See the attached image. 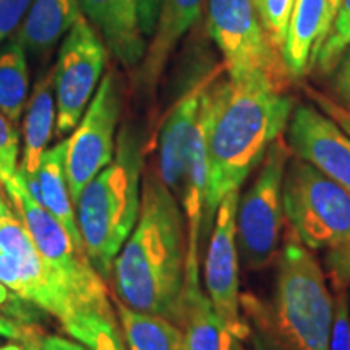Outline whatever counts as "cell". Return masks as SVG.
Returning a JSON list of instances; mask_svg holds the SVG:
<instances>
[{
    "label": "cell",
    "instance_id": "obj_4",
    "mask_svg": "<svg viewBox=\"0 0 350 350\" xmlns=\"http://www.w3.org/2000/svg\"><path fill=\"white\" fill-rule=\"evenodd\" d=\"M143 163L142 135L126 122L117 137L112 161L75 201L85 252L104 279L112 274L113 260L138 221Z\"/></svg>",
    "mask_w": 350,
    "mask_h": 350
},
{
    "label": "cell",
    "instance_id": "obj_27",
    "mask_svg": "<svg viewBox=\"0 0 350 350\" xmlns=\"http://www.w3.org/2000/svg\"><path fill=\"white\" fill-rule=\"evenodd\" d=\"M20 137L16 125L0 112V183L2 187L18 175Z\"/></svg>",
    "mask_w": 350,
    "mask_h": 350
},
{
    "label": "cell",
    "instance_id": "obj_40",
    "mask_svg": "<svg viewBox=\"0 0 350 350\" xmlns=\"http://www.w3.org/2000/svg\"><path fill=\"white\" fill-rule=\"evenodd\" d=\"M0 350H29V349L21 344H5V345H0Z\"/></svg>",
    "mask_w": 350,
    "mask_h": 350
},
{
    "label": "cell",
    "instance_id": "obj_24",
    "mask_svg": "<svg viewBox=\"0 0 350 350\" xmlns=\"http://www.w3.org/2000/svg\"><path fill=\"white\" fill-rule=\"evenodd\" d=\"M65 331L88 350H126L116 317L99 313H77L62 323Z\"/></svg>",
    "mask_w": 350,
    "mask_h": 350
},
{
    "label": "cell",
    "instance_id": "obj_32",
    "mask_svg": "<svg viewBox=\"0 0 350 350\" xmlns=\"http://www.w3.org/2000/svg\"><path fill=\"white\" fill-rule=\"evenodd\" d=\"M0 336L10 340H16V342L20 344H25L26 347L39 345L38 332L33 326H28L26 323L16 321V319L7 318L3 317V314H0Z\"/></svg>",
    "mask_w": 350,
    "mask_h": 350
},
{
    "label": "cell",
    "instance_id": "obj_14",
    "mask_svg": "<svg viewBox=\"0 0 350 350\" xmlns=\"http://www.w3.org/2000/svg\"><path fill=\"white\" fill-rule=\"evenodd\" d=\"M0 248L18 261L25 281L23 300L46 310L60 323L75 314L72 304L44 265L25 222L15 213L0 221Z\"/></svg>",
    "mask_w": 350,
    "mask_h": 350
},
{
    "label": "cell",
    "instance_id": "obj_15",
    "mask_svg": "<svg viewBox=\"0 0 350 350\" xmlns=\"http://www.w3.org/2000/svg\"><path fill=\"white\" fill-rule=\"evenodd\" d=\"M80 7L122 65L133 68L143 62L146 36L133 0H80Z\"/></svg>",
    "mask_w": 350,
    "mask_h": 350
},
{
    "label": "cell",
    "instance_id": "obj_17",
    "mask_svg": "<svg viewBox=\"0 0 350 350\" xmlns=\"http://www.w3.org/2000/svg\"><path fill=\"white\" fill-rule=\"evenodd\" d=\"M182 350H245L243 340L222 321L201 288L200 271L185 275Z\"/></svg>",
    "mask_w": 350,
    "mask_h": 350
},
{
    "label": "cell",
    "instance_id": "obj_41",
    "mask_svg": "<svg viewBox=\"0 0 350 350\" xmlns=\"http://www.w3.org/2000/svg\"><path fill=\"white\" fill-rule=\"evenodd\" d=\"M29 350H41V345H34V347H28Z\"/></svg>",
    "mask_w": 350,
    "mask_h": 350
},
{
    "label": "cell",
    "instance_id": "obj_37",
    "mask_svg": "<svg viewBox=\"0 0 350 350\" xmlns=\"http://www.w3.org/2000/svg\"><path fill=\"white\" fill-rule=\"evenodd\" d=\"M16 299H20V297L13 294V292L10 294V288L5 287L2 282H0V308H8L12 312V314H16V317H18V313L15 312Z\"/></svg>",
    "mask_w": 350,
    "mask_h": 350
},
{
    "label": "cell",
    "instance_id": "obj_13",
    "mask_svg": "<svg viewBox=\"0 0 350 350\" xmlns=\"http://www.w3.org/2000/svg\"><path fill=\"white\" fill-rule=\"evenodd\" d=\"M219 72L201 78L195 83L177 104L170 109L159 135V174L161 180L180 200L185 174L187 151L196 126L211 103Z\"/></svg>",
    "mask_w": 350,
    "mask_h": 350
},
{
    "label": "cell",
    "instance_id": "obj_29",
    "mask_svg": "<svg viewBox=\"0 0 350 350\" xmlns=\"http://www.w3.org/2000/svg\"><path fill=\"white\" fill-rule=\"evenodd\" d=\"M325 266L332 287H350V235L326 248Z\"/></svg>",
    "mask_w": 350,
    "mask_h": 350
},
{
    "label": "cell",
    "instance_id": "obj_11",
    "mask_svg": "<svg viewBox=\"0 0 350 350\" xmlns=\"http://www.w3.org/2000/svg\"><path fill=\"white\" fill-rule=\"evenodd\" d=\"M240 190L229 191L219 203L213 222L211 240L204 260L206 295L222 321L242 340L250 329L240 300V258L237 248V206Z\"/></svg>",
    "mask_w": 350,
    "mask_h": 350
},
{
    "label": "cell",
    "instance_id": "obj_38",
    "mask_svg": "<svg viewBox=\"0 0 350 350\" xmlns=\"http://www.w3.org/2000/svg\"><path fill=\"white\" fill-rule=\"evenodd\" d=\"M0 187H2V185H0ZM12 213H13L12 208L8 206L5 196H3V193H2V188H0V221H2L3 217L8 216V214H12Z\"/></svg>",
    "mask_w": 350,
    "mask_h": 350
},
{
    "label": "cell",
    "instance_id": "obj_26",
    "mask_svg": "<svg viewBox=\"0 0 350 350\" xmlns=\"http://www.w3.org/2000/svg\"><path fill=\"white\" fill-rule=\"evenodd\" d=\"M294 3L295 0H256L262 25L279 52H282L286 42Z\"/></svg>",
    "mask_w": 350,
    "mask_h": 350
},
{
    "label": "cell",
    "instance_id": "obj_21",
    "mask_svg": "<svg viewBox=\"0 0 350 350\" xmlns=\"http://www.w3.org/2000/svg\"><path fill=\"white\" fill-rule=\"evenodd\" d=\"M65 159H67V139L57 143L54 148L46 150L42 154L38 169L41 204L67 229L77 247L85 252V243L78 229L75 204L70 195Z\"/></svg>",
    "mask_w": 350,
    "mask_h": 350
},
{
    "label": "cell",
    "instance_id": "obj_31",
    "mask_svg": "<svg viewBox=\"0 0 350 350\" xmlns=\"http://www.w3.org/2000/svg\"><path fill=\"white\" fill-rule=\"evenodd\" d=\"M0 282L23 300L25 281L18 261L0 248Z\"/></svg>",
    "mask_w": 350,
    "mask_h": 350
},
{
    "label": "cell",
    "instance_id": "obj_22",
    "mask_svg": "<svg viewBox=\"0 0 350 350\" xmlns=\"http://www.w3.org/2000/svg\"><path fill=\"white\" fill-rule=\"evenodd\" d=\"M117 318L129 350H182L183 331L170 319L144 313L116 300Z\"/></svg>",
    "mask_w": 350,
    "mask_h": 350
},
{
    "label": "cell",
    "instance_id": "obj_2",
    "mask_svg": "<svg viewBox=\"0 0 350 350\" xmlns=\"http://www.w3.org/2000/svg\"><path fill=\"white\" fill-rule=\"evenodd\" d=\"M292 111V99L266 77L217 81L206 139L204 227L214 222L221 200L242 188L271 144L282 137Z\"/></svg>",
    "mask_w": 350,
    "mask_h": 350
},
{
    "label": "cell",
    "instance_id": "obj_8",
    "mask_svg": "<svg viewBox=\"0 0 350 350\" xmlns=\"http://www.w3.org/2000/svg\"><path fill=\"white\" fill-rule=\"evenodd\" d=\"M292 151L279 137L260 164L255 182L239 198L237 248L240 262L250 271L266 268L279 255L284 226V175Z\"/></svg>",
    "mask_w": 350,
    "mask_h": 350
},
{
    "label": "cell",
    "instance_id": "obj_30",
    "mask_svg": "<svg viewBox=\"0 0 350 350\" xmlns=\"http://www.w3.org/2000/svg\"><path fill=\"white\" fill-rule=\"evenodd\" d=\"M33 0H0V44L20 28Z\"/></svg>",
    "mask_w": 350,
    "mask_h": 350
},
{
    "label": "cell",
    "instance_id": "obj_18",
    "mask_svg": "<svg viewBox=\"0 0 350 350\" xmlns=\"http://www.w3.org/2000/svg\"><path fill=\"white\" fill-rule=\"evenodd\" d=\"M203 5L204 0H161L152 41L139 68V83L148 91L156 88L170 54L200 18Z\"/></svg>",
    "mask_w": 350,
    "mask_h": 350
},
{
    "label": "cell",
    "instance_id": "obj_7",
    "mask_svg": "<svg viewBox=\"0 0 350 350\" xmlns=\"http://www.w3.org/2000/svg\"><path fill=\"white\" fill-rule=\"evenodd\" d=\"M208 31L230 80L266 77L286 91L291 75L262 25L256 0H208Z\"/></svg>",
    "mask_w": 350,
    "mask_h": 350
},
{
    "label": "cell",
    "instance_id": "obj_39",
    "mask_svg": "<svg viewBox=\"0 0 350 350\" xmlns=\"http://www.w3.org/2000/svg\"><path fill=\"white\" fill-rule=\"evenodd\" d=\"M327 3H329V20H331V25H332L336 13H338V8L340 5V0H327Z\"/></svg>",
    "mask_w": 350,
    "mask_h": 350
},
{
    "label": "cell",
    "instance_id": "obj_6",
    "mask_svg": "<svg viewBox=\"0 0 350 350\" xmlns=\"http://www.w3.org/2000/svg\"><path fill=\"white\" fill-rule=\"evenodd\" d=\"M284 216L310 250L329 248L350 235V193L299 157L284 175Z\"/></svg>",
    "mask_w": 350,
    "mask_h": 350
},
{
    "label": "cell",
    "instance_id": "obj_42",
    "mask_svg": "<svg viewBox=\"0 0 350 350\" xmlns=\"http://www.w3.org/2000/svg\"><path fill=\"white\" fill-rule=\"evenodd\" d=\"M349 304H350V287H349Z\"/></svg>",
    "mask_w": 350,
    "mask_h": 350
},
{
    "label": "cell",
    "instance_id": "obj_10",
    "mask_svg": "<svg viewBox=\"0 0 350 350\" xmlns=\"http://www.w3.org/2000/svg\"><path fill=\"white\" fill-rule=\"evenodd\" d=\"M122 104L124 96L119 73L111 70L99 83L73 135L67 138L65 167L73 204L83 188L112 161Z\"/></svg>",
    "mask_w": 350,
    "mask_h": 350
},
{
    "label": "cell",
    "instance_id": "obj_9",
    "mask_svg": "<svg viewBox=\"0 0 350 350\" xmlns=\"http://www.w3.org/2000/svg\"><path fill=\"white\" fill-rule=\"evenodd\" d=\"M107 52L93 25L81 15L60 46L54 70L55 130L67 135L77 129L98 90Z\"/></svg>",
    "mask_w": 350,
    "mask_h": 350
},
{
    "label": "cell",
    "instance_id": "obj_19",
    "mask_svg": "<svg viewBox=\"0 0 350 350\" xmlns=\"http://www.w3.org/2000/svg\"><path fill=\"white\" fill-rule=\"evenodd\" d=\"M329 29L327 0H295L281 52L291 78L305 75Z\"/></svg>",
    "mask_w": 350,
    "mask_h": 350
},
{
    "label": "cell",
    "instance_id": "obj_1",
    "mask_svg": "<svg viewBox=\"0 0 350 350\" xmlns=\"http://www.w3.org/2000/svg\"><path fill=\"white\" fill-rule=\"evenodd\" d=\"M117 299L180 326L187 275L183 209L157 172H146L135 229L112 265Z\"/></svg>",
    "mask_w": 350,
    "mask_h": 350
},
{
    "label": "cell",
    "instance_id": "obj_28",
    "mask_svg": "<svg viewBox=\"0 0 350 350\" xmlns=\"http://www.w3.org/2000/svg\"><path fill=\"white\" fill-rule=\"evenodd\" d=\"M334 314H332L329 350H350V304L349 287H332Z\"/></svg>",
    "mask_w": 350,
    "mask_h": 350
},
{
    "label": "cell",
    "instance_id": "obj_20",
    "mask_svg": "<svg viewBox=\"0 0 350 350\" xmlns=\"http://www.w3.org/2000/svg\"><path fill=\"white\" fill-rule=\"evenodd\" d=\"M83 15L80 0H33L15 39L34 57L47 54Z\"/></svg>",
    "mask_w": 350,
    "mask_h": 350
},
{
    "label": "cell",
    "instance_id": "obj_36",
    "mask_svg": "<svg viewBox=\"0 0 350 350\" xmlns=\"http://www.w3.org/2000/svg\"><path fill=\"white\" fill-rule=\"evenodd\" d=\"M41 350H88L81 342H73L60 336H49L42 340Z\"/></svg>",
    "mask_w": 350,
    "mask_h": 350
},
{
    "label": "cell",
    "instance_id": "obj_16",
    "mask_svg": "<svg viewBox=\"0 0 350 350\" xmlns=\"http://www.w3.org/2000/svg\"><path fill=\"white\" fill-rule=\"evenodd\" d=\"M55 119L54 70H51L34 85L33 93L26 103L23 125L25 146L18 165L20 180L39 204H41V195L38 187V169L52 138Z\"/></svg>",
    "mask_w": 350,
    "mask_h": 350
},
{
    "label": "cell",
    "instance_id": "obj_3",
    "mask_svg": "<svg viewBox=\"0 0 350 350\" xmlns=\"http://www.w3.org/2000/svg\"><path fill=\"white\" fill-rule=\"evenodd\" d=\"M242 300L255 350H329L334 295L310 248L287 226L271 300Z\"/></svg>",
    "mask_w": 350,
    "mask_h": 350
},
{
    "label": "cell",
    "instance_id": "obj_23",
    "mask_svg": "<svg viewBox=\"0 0 350 350\" xmlns=\"http://www.w3.org/2000/svg\"><path fill=\"white\" fill-rule=\"evenodd\" d=\"M29 98V68L26 51L13 41L0 44V112L18 125Z\"/></svg>",
    "mask_w": 350,
    "mask_h": 350
},
{
    "label": "cell",
    "instance_id": "obj_12",
    "mask_svg": "<svg viewBox=\"0 0 350 350\" xmlns=\"http://www.w3.org/2000/svg\"><path fill=\"white\" fill-rule=\"evenodd\" d=\"M292 156L306 161L350 193V137L313 106L294 107L287 125Z\"/></svg>",
    "mask_w": 350,
    "mask_h": 350
},
{
    "label": "cell",
    "instance_id": "obj_33",
    "mask_svg": "<svg viewBox=\"0 0 350 350\" xmlns=\"http://www.w3.org/2000/svg\"><path fill=\"white\" fill-rule=\"evenodd\" d=\"M308 91V96L314 100L318 109L321 112H325L327 117H331L332 120L338 124L340 129H342L345 133L350 137V109H347L342 104H338L336 100L327 98L323 93H318L314 90H306Z\"/></svg>",
    "mask_w": 350,
    "mask_h": 350
},
{
    "label": "cell",
    "instance_id": "obj_34",
    "mask_svg": "<svg viewBox=\"0 0 350 350\" xmlns=\"http://www.w3.org/2000/svg\"><path fill=\"white\" fill-rule=\"evenodd\" d=\"M138 10V20L144 36H152L161 0H133Z\"/></svg>",
    "mask_w": 350,
    "mask_h": 350
},
{
    "label": "cell",
    "instance_id": "obj_5",
    "mask_svg": "<svg viewBox=\"0 0 350 350\" xmlns=\"http://www.w3.org/2000/svg\"><path fill=\"white\" fill-rule=\"evenodd\" d=\"M3 188L31 234L47 271L72 304L75 314L91 312L116 317L103 278L86 253L77 247L67 229L29 195L18 175Z\"/></svg>",
    "mask_w": 350,
    "mask_h": 350
},
{
    "label": "cell",
    "instance_id": "obj_35",
    "mask_svg": "<svg viewBox=\"0 0 350 350\" xmlns=\"http://www.w3.org/2000/svg\"><path fill=\"white\" fill-rule=\"evenodd\" d=\"M334 75V90L345 103L350 104V47L345 51L342 59L339 60L338 67H336Z\"/></svg>",
    "mask_w": 350,
    "mask_h": 350
},
{
    "label": "cell",
    "instance_id": "obj_25",
    "mask_svg": "<svg viewBox=\"0 0 350 350\" xmlns=\"http://www.w3.org/2000/svg\"><path fill=\"white\" fill-rule=\"evenodd\" d=\"M350 47V0H340V5L332 21L329 33L325 38L317 54L313 55L310 67L317 65L323 73H331L338 67Z\"/></svg>",
    "mask_w": 350,
    "mask_h": 350
}]
</instances>
